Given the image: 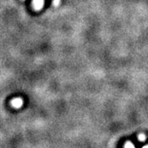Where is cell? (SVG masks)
Masks as SVG:
<instances>
[{
    "mask_svg": "<svg viewBox=\"0 0 148 148\" xmlns=\"http://www.w3.org/2000/svg\"><path fill=\"white\" fill-rule=\"evenodd\" d=\"M12 107L16 108V109H18V108H21L22 105H23V101L21 98H15L12 101Z\"/></svg>",
    "mask_w": 148,
    "mask_h": 148,
    "instance_id": "obj_1",
    "label": "cell"
},
{
    "mask_svg": "<svg viewBox=\"0 0 148 148\" xmlns=\"http://www.w3.org/2000/svg\"><path fill=\"white\" fill-rule=\"evenodd\" d=\"M138 138L139 141H141V142H144V141L146 140V135H145V134H143V133H141V134H139V135H138Z\"/></svg>",
    "mask_w": 148,
    "mask_h": 148,
    "instance_id": "obj_3",
    "label": "cell"
},
{
    "mask_svg": "<svg viewBox=\"0 0 148 148\" xmlns=\"http://www.w3.org/2000/svg\"><path fill=\"white\" fill-rule=\"evenodd\" d=\"M60 2H61V0H53V4L55 7H57L60 4Z\"/></svg>",
    "mask_w": 148,
    "mask_h": 148,
    "instance_id": "obj_4",
    "label": "cell"
},
{
    "mask_svg": "<svg viewBox=\"0 0 148 148\" xmlns=\"http://www.w3.org/2000/svg\"><path fill=\"white\" fill-rule=\"evenodd\" d=\"M33 7L36 10H40L44 6L45 0H33Z\"/></svg>",
    "mask_w": 148,
    "mask_h": 148,
    "instance_id": "obj_2",
    "label": "cell"
},
{
    "mask_svg": "<svg viewBox=\"0 0 148 148\" xmlns=\"http://www.w3.org/2000/svg\"><path fill=\"white\" fill-rule=\"evenodd\" d=\"M125 148H134V147L132 146V144H131L130 143H127L125 146Z\"/></svg>",
    "mask_w": 148,
    "mask_h": 148,
    "instance_id": "obj_5",
    "label": "cell"
}]
</instances>
